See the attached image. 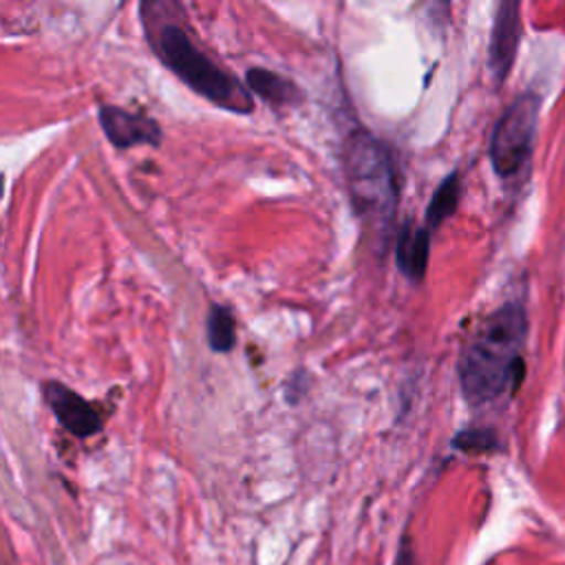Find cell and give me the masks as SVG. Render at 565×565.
I'll list each match as a JSON object with an SVG mask.
<instances>
[{
  "label": "cell",
  "instance_id": "cell-1",
  "mask_svg": "<svg viewBox=\"0 0 565 565\" xmlns=\"http://www.w3.org/2000/svg\"><path fill=\"white\" fill-rule=\"evenodd\" d=\"M141 24L148 44L154 55L168 66L188 88H192L203 99L214 106L247 115L254 110V97L245 84H241L232 73L223 71L214 60H210L188 35L181 18V7L166 0H146L139 7Z\"/></svg>",
  "mask_w": 565,
  "mask_h": 565
},
{
  "label": "cell",
  "instance_id": "cell-2",
  "mask_svg": "<svg viewBox=\"0 0 565 565\" xmlns=\"http://www.w3.org/2000/svg\"><path fill=\"white\" fill-rule=\"evenodd\" d=\"M525 335L527 318L516 302L497 309L477 327L459 355V382L468 402L486 404L519 388Z\"/></svg>",
  "mask_w": 565,
  "mask_h": 565
},
{
  "label": "cell",
  "instance_id": "cell-3",
  "mask_svg": "<svg viewBox=\"0 0 565 565\" xmlns=\"http://www.w3.org/2000/svg\"><path fill=\"white\" fill-rule=\"evenodd\" d=\"M342 166L358 216L373 227L391 225L397 207V170L386 143L355 130L344 141Z\"/></svg>",
  "mask_w": 565,
  "mask_h": 565
},
{
  "label": "cell",
  "instance_id": "cell-4",
  "mask_svg": "<svg viewBox=\"0 0 565 565\" xmlns=\"http://www.w3.org/2000/svg\"><path fill=\"white\" fill-rule=\"evenodd\" d=\"M536 119L539 99L532 93L516 97L499 117L490 141V161L499 177L510 179L527 163L534 148Z\"/></svg>",
  "mask_w": 565,
  "mask_h": 565
},
{
  "label": "cell",
  "instance_id": "cell-5",
  "mask_svg": "<svg viewBox=\"0 0 565 565\" xmlns=\"http://www.w3.org/2000/svg\"><path fill=\"white\" fill-rule=\"evenodd\" d=\"M42 395L46 404L51 406L55 419L75 437L86 439L102 430L104 417L102 413L86 402L79 393L64 386L57 380H49L42 384Z\"/></svg>",
  "mask_w": 565,
  "mask_h": 565
},
{
  "label": "cell",
  "instance_id": "cell-6",
  "mask_svg": "<svg viewBox=\"0 0 565 565\" xmlns=\"http://www.w3.org/2000/svg\"><path fill=\"white\" fill-rule=\"evenodd\" d=\"M99 124L106 137L117 148H132V146H159L161 128L154 119L143 113H128L124 108L104 104L99 106Z\"/></svg>",
  "mask_w": 565,
  "mask_h": 565
},
{
  "label": "cell",
  "instance_id": "cell-7",
  "mask_svg": "<svg viewBox=\"0 0 565 565\" xmlns=\"http://www.w3.org/2000/svg\"><path fill=\"white\" fill-rule=\"evenodd\" d=\"M519 2H501L497 7L492 38H490V55L488 64L497 82H503L512 68L519 38H521V15Z\"/></svg>",
  "mask_w": 565,
  "mask_h": 565
},
{
  "label": "cell",
  "instance_id": "cell-8",
  "mask_svg": "<svg viewBox=\"0 0 565 565\" xmlns=\"http://www.w3.org/2000/svg\"><path fill=\"white\" fill-rule=\"evenodd\" d=\"M428 252H430V230L426 225L415 227L413 221H406V225L399 230L397 245H395V260L399 271L413 280L419 282L426 274L428 265Z\"/></svg>",
  "mask_w": 565,
  "mask_h": 565
},
{
  "label": "cell",
  "instance_id": "cell-9",
  "mask_svg": "<svg viewBox=\"0 0 565 565\" xmlns=\"http://www.w3.org/2000/svg\"><path fill=\"white\" fill-rule=\"evenodd\" d=\"M245 82H247L249 93H256L258 97H263L265 102H269L274 106H296L302 102L300 88L291 79L269 71V68H260V66L247 68Z\"/></svg>",
  "mask_w": 565,
  "mask_h": 565
},
{
  "label": "cell",
  "instance_id": "cell-10",
  "mask_svg": "<svg viewBox=\"0 0 565 565\" xmlns=\"http://www.w3.org/2000/svg\"><path fill=\"white\" fill-rule=\"evenodd\" d=\"M459 192H461V181L457 172H450L435 190L428 207H426V227L433 232L437 230L448 216L455 214L457 203H459Z\"/></svg>",
  "mask_w": 565,
  "mask_h": 565
},
{
  "label": "cell",
  "instance_id": "cell-11",
  "mask_svg": "<svg viewBox=\"0 0 565 565\" xmlns=\"http://www.w3.org/2000/svg\"><path fill=\"white\" fill-rule=\"evenodd\" d=\"M207 344L216 353H227L236 344V322L232 311L223 305H212L207 313Z\"/></svg>",
  "mask_w": 565,
  "mask_h": 565
},
{
  "label": "cell",
  "instance_id": "cell-12",
  "mask_svg": "<svg viewBox=\"0 0 565 565\" xmlns=\"http://www.w3.org/2000/svg\"><path fill=\"white\" fill-rule=\"evenodd\" d=\"M452 446L463 452H488L497 448V437L490 430H463L455 437Z\"/></svg>",
  "mask_w": 565,
  "mask_h": 565
},
{
  "label": "cell",
  "instance_id": "cell-13",
  "mask_svg": "<svg viewBox=\"0 0 565 565\" xmlns=\"http://www.w3.org/2000/svg\"><path fill=\"white\" fill-rule=\"evenodd\" d=\"M393 565H417V563H415V552H413V547H411L408 536H404V541H402V545H399V550H397V556H395Z\"/></svg>",
  "mask_w": 565,
  "mask_h": 565
}]
</instances>
